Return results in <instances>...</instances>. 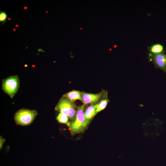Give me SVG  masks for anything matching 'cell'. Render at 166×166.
Returning a JSON list of instances; mask_svg holds the SVG:
<instances>
[{
  "mask_svg": "<svg viewBox=\"0 0 166 166\" xmlns=\"http://www.w3.org/2000/svg\"><path fill=\"white\" fill-rule=\"evenodd\" d=\"M7 18V14L4 11H0V22L3 24L6 22Z\"/></svg>",
  "mask_w": 166,
  "mask_h": 166,
  "instance_id": "7c38bea8",
  "label": "cell"
},
{
  "mask_svg": "<svg viewBox=\"0 0 166 166\" xmlns=\"http://www.w3.org/2000/svg\"><path fill=\"white\" fill-rule=\"evenodd\" d=\"M42 50V49H38V51L39 50V51H41Z\"/></svg>",
  "mask_w": 166,
  "mask_h": 166,
  "instance_id": "9a60e30c",
  "label": "cell"
},
{
  "mask_svg": "<svg viewBox=\"0 0 166 166\" xmlns=\"http://www.w3.org/2000/svg\"><path fill=\"white\" fill-rule=\"evenodd\" d=\"M152 60L157 67L166 73V54L161 53L154 54Z\"/></svg>",
  "mask_w": 166,
  "mask_h": 166,
  "instance_id": "8992f818",
  "label": "cell"
},
{
  "mask_svg": "<svg viewBox=\"0 0 166 166\" xmlns=\"http://www.w3.org/2000/svg\"><path fill=\"white\" fill-rule=\"evenodd\" d=\"M0 149H1L2 147L3 144L5 141V140L3 138L2 136H0Z\"/></svg>",
  "mask_w": 166,
  "mask_h": 166,
  "instance_id": "4fadbf2b",
  "label": "cell"
},
{
  "mask_svg": "<svg viewBox=\"0 0 166 166\" xmlns=\"http://www.w3.org/2000/svg\"><path fill=\"white\" fill-rule=\"evenodd\" d=\"M81 93L82 92L80 91L73 90L65 94L62 97H66L72 102L77 100L81 101Z\"/></svg>",
  "mask_w": 166,
  "mask_h": 166,
  "instance_id": "52a82bcc",
  "label": "cell"
},
{
  "mask_svg": "<svg viewBox=\"0 0 166 166\" xmlns=\"http://www.w3.org/2000/svg\"><path fill=\"white\" fill-rule=\"evenodd\" d=\"M18 25H15V27H18Z\"/></svg>",
  "mask_w": 166,
  "mask_h": 166,
  "instance_id": "2e32d148",
  "label": "cell"
},
{
  "mask_svg": "<svg viewBox=\"0 0 166 166\" xmlns=\"http://www.w3.org/2000/svg\"><path fill=\"white\" fill-rule=\"evenodd\" d=\"M84 105L77 107L75 120L71 124L69 130L72 135L83 132L87 127L89 121L85 118L84 112Z\"/></svg>",
  "mask_w": 166,
  "mask_h": 166,
  "instance_id": "6da1fadb",
  "label": "cell"
},
{
  "mask_svg": "<svg viewBox=\"0 0 166 166\" xmlns=\"http://www.w3.org/2000/svg\"><path fill=\"white\" fill-rule=\"evenodd\" d=\"M38 114L36 110L22 109L15 113L14 119L17 125H28L33 121Z\"/></svg>",
  "mask_w": 166,
  "mask_h": 166,
  "instance_id": "3957f363",
  "label": "cell"
},
{
  "mask_svg": "<svg viewBox=\"0 0 166 166\" xmlns=\"http://www.w3.org/2000/svg\"><path fill=\"white\" fill-rule=\"evenodd\" d=\"M8 20H11V18H8Z\"/></svg>",
  "mask_w": 166,
  "mask_h": 166,
  "instance_id": "ac0fdd59",
  "label": "cell"
},
{
  "mask_svg": "<svg viewBox=\"0 0 166 166\" xmlns=\"http://www.w3.org/2000/svg\"><path fill=\"white\" fill-rule=\"evenodd\" d=\"M13 31H15L16 29H15L14 28V29H13Z\"/></svg>",
  "mask_w": 166,
  "mask_h": 166,
  "instance_id": "e0dca14e",
  "label": "cell"
},
{
  "mask_svg": "<svg viewBox=\"0 0 166 166\" xmlns=\"http://www.w3.org/2000/svg\"><path fill=\"white\" fill-rule=\"evenodd\" d=\"M56 120L59 123L66 124L69 128L71 125V123L69 121V118L65 114L60 113L56 118Z\"/></svg>",
  "mask_w": 166,
  "mask_h": 166,
  "instance_id": "9c48e42d",
  "label": "cell"
},
{
  "mask_svg": "<svg viewBox=\"0 0 166 166\" xmlns=\"http://www.w3.org/2000/svg\"><path fill=\"white\" fill-rule=\"evenodd\" d=\"M27 8V7H26V6H25L24 8H23V9H26Z\"/></svg>",
  "mask_w": 166,
  "mask_h": 166,
  "instance_id": "5bb4252c",
  "label": "cell"
},
{
  "mask_svg": "<svg viewBox=\"0 0 166 166\" xmlns=\"http://www.w3.org/2000/svg\"><path fill=\"white\" fill-rule=\"evenodd\" d=\"M163 46L160 44H156L153 45L150 48L151 52L154 54L161 53L163 50Z\"/></svg>",
  "mask_w": 166,
  "mask_h": 166,
  "instance_id": "8fae6325",
  "label": "cell"
},
{
  "mask_svg": "<svg viewBox=\"0 0 166 166\" xmlns=\"http://www.w3.org/2000/svg\"><path fill=\"white\" fill-rule=\"evenodd\" d=\"M103 94V92L97 94H92L82 92L81 101L85 105L89 103L95 104L99 101Z\"/></svg>",
  "mask_w": 166,
  "mask_h": 166,
  "instance_id": "5b68a950",
  "label": "cell"
},
{
  "mask_svg": "<svg viewBox=\"0 0 166 166\" xmlns=\"http://www.w3.org/2000/svg\"><path fill=\"white\" fill-rule=\"evenodd\" d=\"M46 13H48V12L47 11H46Z\"/></svg>",
  "mask_w": 166,
  "mask_h": 166,
  "instance_id": "d6986e66",
  "label": "cell"
},
{
  "mask_svg": "<svg viewBox=\"0 0 166 166\" xmlns=\"http://www.w3.org/2000/svg\"><path fill=\"white\" fill-rule=\"evenodd\" d=\"M98 105V103L95 105L91 104L89 106L84 112L86 119L89 121L95 116V112Z\"/></svg>",
  "mask_w": 166,
  "mask_h": 166,
  "instance_id": "ba28073f",
  "label": "cell"
},
{
  "mask_svg": "<svg viewBox=\"0 0 166 166\" xmlns=\"http://www.w3.org/2000/svg\"><path fill=\"white\" fill-rule=\"evenodd\" d=\"M109 101V100L107 98H106L104 99L101 100L98 103L97 107L95 111V115L99 112L104 109L106 108Z\"/></svg>",
  "mask_w": 166,
  "mask_h": 166,
  "instance_id": "30bf717a",
  "label": "cell"
},
{
  "mask_svg": "<svg viewBox=\"0 0 166 166\" xmlns=\"http://www.w3.org/2000/svg\"><path fill=\"white\" fill-rule=\"evenodd\" d=\"M2 89L11 98L18 91L19 87L20 81L17 75L10 76L2 80Z\"/></svg>",
  "mask_w": 166,
  "mask_h": 166,
  "instance_id": "277c9868",
  "label": "cell"
},
{
  "mask_svg": "<svg viewBox=\"0 0 166 166\" xmlns=\"http://www.w3.org/2000/svg\"><path fill=\"white\" fill-rule=\"evenodd\" d=\"M77 106L65 97H61L56 105L55 109L66 115L69 119L74 121L77 113Z\"/></svg>",
  "mask_w": 166,
  "mask_h": 166,
  "instance_id": "7a4b0ae2",
  "label": "cell"
}]
</instances>
